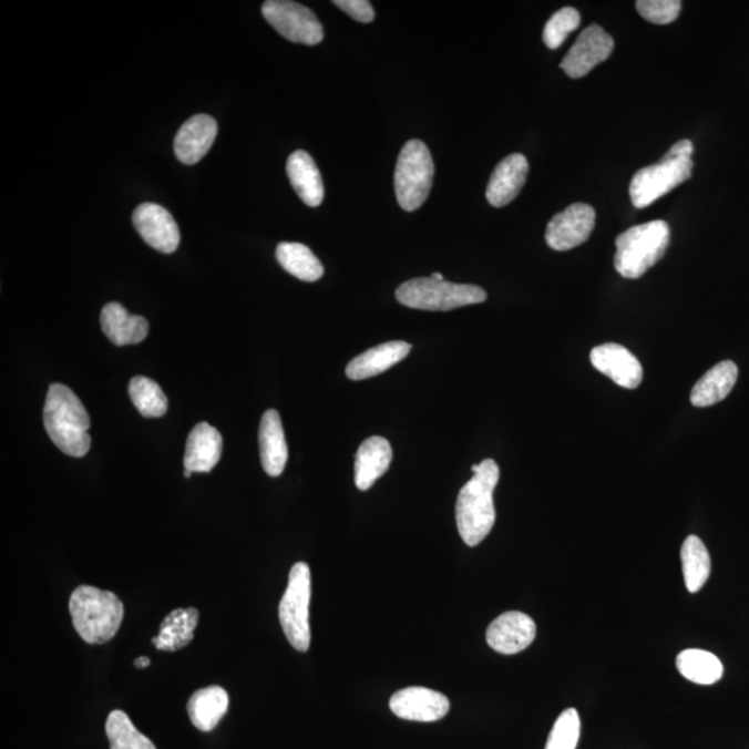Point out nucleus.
<instances>
[{
    "label": "nucleus",
    "instance_id": "30",
    "mask_svg": "<svg viewBox=\"0 0 749 749\" xmlns=\"http://www.w3.org/2000/svg\"><path fill=\"white\" fill-rule=\"evenodd\" d=\"M129 393L135 409L145 418H160L167 412L168 400L162 388L151 378H132Z\"/></svg>",
    "mask_w": 749,
    "mask_h": 749
},
{
    "label": "nucleus",
    "instance_id": "32",
    "mask_svg": "<svg viewBox=\"0 0 749 749\" xmlns=\"http://www.w3.org/2000/svg\"><path fill=\"white\" fill-rule=\"evenodd\" d=\"M581 25V13L574 8H564L551 16L547 24L544 27L543 41L545 47L555 51L562 47L571 32H574Z\"/></svg>",
    "mask_w": 749,
    "mask_h": 749
},
{
    "label": "nucleus",
    "instance_id": "9",
    "mask_svg": "<svg viewBox=\"0 0 749 749\" xmlns=\"http://www.w3.org/2000/svg\"><path fill=\"white\" fill-rule=\"evenodd\" d=\"M264 19L286 40L314 47L324 40V30L316 14L300 3L268 0L261 9Z\"/></svg>",
    "mask_w": 749,
    "mask_h": 749
},
{
    "label": "nucleus",
    "instance_id": "31",
    "mask_svg": "<svg viewBox=\"0 0 749 749\" xmlns=\"http://www.w3.org/2000/svg\"><path fill=\"white\" fill-rule=\"evenodd\" d=\"M106 735L110 749H156L154 743L132 725L129 715L115 709L109 715Z\"/></svg>",
    "mask_w": 749,
    "mask_h": 749
},
{
    "label": "nucleus",
    "instance_id": "11",
    "mask_svg": "<svg viewBox=\"0 0 749 749\" xmlns=\"http://www.w3.org/2000/svg\"><path fill=\"white\" fill-rule=\"evenodd\" d=\"M614 51L613 37L597 24L587 27L577 38L574 47L562 60L561 69L565 71L571 79H582L605 62Z\"/></svg>",
    "mask_w": 749,
    "mask_h": 749
},
{
    "label": "nucleus",
    "instance_id": "21",
    "mask_svg": "<svg viewBox=\"0 0 749 749\" xmlns=\"http://www.w3.org/2000/svg\"><path fill=\"white\" fill-rule=\"evenodd\" d=\"M258 442H260L264 471L269 476H279L288 462V445H286L283 421H280L278 411L268 410L263 415Z\"/></svg>",
    "mask_w": 749,
    "mask_h": 749
},
{
    "label": "nucleus",
    "instance_id": "3",
    "mask_svg": "<svg viewBox=\"0 0 749 749\" xmlns=\"http://www.w3.org/2000/svg\"><path fill=\"white\" fill-rule=\"evenodd\" d=\"M71 619L88 644H104L117 635L124 619V604L112 592L93 586L76 587L70 597Z\"/></svg>",
    "mask_w": 749,
    "mask_h": 749
},
{
    "label": "nucleus",
    "instance_id": "28",
    "mask_svg": "<svg viewBox=\"0 0 749 749\" xmlns=\"http://www.w3.org/2000/svg\"><path fill=\"white\" fill-rule=\"evenodd\" d=\"M277 260L286 271L305 283H316L324 275V267L306 245L284 242L277 247Z\"/></svg>",
    "mask_w": 749,
    "mask_h": 749
},
{
    "label": "nucleus",
    "instance_id": "7",
    "mask_svg": "<svg viewBox=\"0 0 749 749\" xmlns=\"http://www.w3.org/2000/svg\"><path fill=\"white\" fill-rule=\"evenodd\" d=\"M311 572L306 562L291 566L288 587L279 604V622L290 646L306 653L310 648Z\"/></svg>",
    "mask_w": 749,
    "mask_h": 749
},
{
    "label": "nucleus",
    "instance_id": "18",
    "mask_svg": "<svg viewBox=\"0 0 749 749\" xmlns=\"http://www.w3.org/2000/svg\"><path fill=\"white\" fill-rule=\"evenodd\" d=\"M410 351L411 345L401 340L373 347L349 362L346 368L347 378L351 381H362V379L377 377L404 360Z\"/></svg>",
    "mask_w": 749,
    "mask_h": 749
},
{
    "label": "nucleus",
    "instance_id": "4",
    "mask_svg": "<svg viewBox=\"0 0 749 749\" xmlns=\"http://www.w3.org/2000/svg\"><path fill=\"white\" fill-rule=\"evenodd\" d=\"M669 242V225L663 219L627 229L616 238V271L627 279L643 277L665 256Z\"/></svg>",
    "mask_w": 749,
    "mask_h": 749
},
{
    "label": "nucleus",
    "instance_id": "16",
    "mask_svg": "<svg viewBox=\"0 0 749 749\" xmlns=\"http://www.w3.org/2000/svg\"><path fill=\"white\" fill-rule=\"evenodd\" d=\"M217 134V121L212 115H194L176 132L175 156L178 157L181 163L187 165L199 163L211 151Z\"/></svg>",
    "mask_w": 749,
    "mask_h": 749
},
{
    "label": "nucleus",
    "instance_id": "10",
    "mask_svg": "<svg viewBox=\"0 0 749 749\" xmlns=\"http://www.w3.org/2000/svg\"><path fill=\"white\" fill-rule=\"evenodd\" d=\"M594 225L596 211L585 203H575L551 218L545 230V242L556 252L575 249L591 238Z\"/></svg>",
    "mask_w": 749,
    "mask_h": 749
},
{
    "label": "nucleus",
    "instance_id": "37",
    "mask_svg": "<svg viewBox=\"0 0 749 749\" xmlns=\"http://www.w3.org/2000/svg\"><path fill=\"white\" fill-rule=\"evenodd\" d=\"M135 668L137 669H145L147 666H151V659L147 657H140L135 659Z\"/></svg>",
    "mask_w": 749,
    "mask_h": 749
},
{
    "label": "nucleus",
    "instance_id": "15",
    "mask_svg": "<svg viewBox=\"0 0 749 749\" xmlns=\"http://www.w3.org/2000/svg\"><path fill=\"white\" fill-rule=\"evenodd\" d=\"M591 360L594 368L607 374L619 387L625 389L640 387L643 381L642 363L626 347L616 343L594 347Z\"/></svg>",
    "mask_w": 749,
    "mask_h": 749
},
{
    "label": "nucleus",
    "instance_id": "6",
    "mask_svg": "<svg viewBox=\"0 0 749 749\" xmlns=\"http://www.w3.org/2000/svg\"><path fill=\"white\" fill-rule=\"evenodd\" d=\"M433 175V158L425 143L420 140L407 142L394 171L396 196L403 211L415 212L427 202Z\"/></svg>",
    "mask_w": 749,
    "mask_h": 749
},
{
    "label": "nucleus",
    "instance_id": "25",
    "mask_svg": "<svg viewBox=\"0 0 749 749\" xmlns=\"http://www.w3.org/2000/svg\"><path fill=\"white\" fill-rule=\"evenodd\" d=\"M738 368L732 361H721L709 369L692 388L690 396L694 407H710L720 403L730 394L737 382Z\"/></svg>",
    "mask_w": 749,
    "mask_h": 749
},
{
    "label": "nucleus",
    "instance_id": "14",
    "mask_svg": "<svg viewBox=\"0 0 749 749\" xmlns=\"http://www.w3.org/2000/svg\"><path fill=\"white\" fill-rule=\"evenodd\" d=\"M536 638V624L531 616L510 611L489 626L486 640L500 654L514 655L526 649Z\"/></svg>",
    "mask_w": 749,
    "mask_h": 749
},
{
    "label": "nucleus",
    "instance_id": "29",
    "mask_svg": "<svg viewBox=\"0 0 749 749\" xmlns=\"http://www.w3.org/2000/svg\"><path fill=\"white\" fill-rule=\"evenodd\" d=\"M680 556L687 591L690 593L701 591L710 575V555L702 540L688 536L683 543Z\"/></svg>",
    "mask_w": 749,
    "mask_h": 749
},
{
    "label": "nucleus",
    "instance_id": "34",
    "mask_svg": "<svg viewBox=\"0 0 749 749\" xmlns=\"http://www.w3.org/2000/svg\"><path fill=\"white\" fill-rule=\"evenodd\" d=\"M637 12L644 20L654 24H670L679 18L680 0H638Z\"/></svg>",
    "mask_w": 749,
    "mask_h": 749
},
{
    "label": "nucleus",
    "instance_id": "8",
    "mask_svg": "<svg viewBox=\"0 0 749 749\" xmlns=\"http://www.w3.org/2000/svg\"><path fill=\"white\" fill-rule=\"evenodd\" d=\"M694 163L691 158H663L659 163L637 171L630 182V199L637 208H646L659 197L690 179Z\"/></svg>",
    "mask_w": 749,
    "mask_h": 749
},
{
    "label": "nucleus",
    "instance_id": "13",
    "mask_svg": "<svg viewBox=\"0 0 749 749\" xmlns=\"http://www.w3.org/2000/svg\"><path fill=\"white\" fill-rule=\"evenodd\" d=\"M390 709L401 719L411 721H438L450 710L449 698L444 694L427 687H407L393 694Z\"/></svg>",
    "mask_w": 749,
    "mask_h": 749
},
{
    "label": "nucleus",
    "instance_id": "36",
    "mask_svg": "<svg viewBox=\"0 0 749 749\" xmlns=\"http://www.w3.org/2000/svg\"><path fill=\"white\" fill-rule=\"evenodd\" d=\"M692 152V143L688 140H683L670 147V151L666 154L665 158H691Z\"/></svg>",
    "mask_w": 749,
    "mask_h": 749
},
{
    "label": "nucleus",
    "instance_id": "17",
    "mask_svg": "<svg viewBox=\"0 0 749 749\" xmlns=\"http://www.w3.org/2000/svg\"><path fill=\"white\" fill-rule=\"evenodd\" d=\"M529 162L521 153L511 154L494 168L489 181L486 199L493 207H504L515 199L525 185Z\"/></svg>",
    "mask_w": 749,
    "mask_h": 749
},
{
    "label": "nucleus",
    "instance_id": "24",
    "mask_svg": "<svg viewBox=\"0 0 749 749\" xmlns=\"http://www.w3.org/2000/svg\"><path fill=\"white\" fill-rule=\"evenodd\" d=\"M228 692L223 687L211 686L202 688L191 697L187 702V715L196 729L207 732L216 729L228 712Z\"/></svg>",
    "mask_w": 749,
    "mask_h": 749
},
{
    "label": "nucleus",
    "instance_id": "19",
    "mask_svg": "<svg viewBox=\"0 0 749 749\" xmlns=\"http://www.w3.org/2000/svg\"><path fill=\"white\" fill-rule=\"evenodd\" d=\"M223 454V438L216 428L202 422L192 429L187 438L184 465L192 472L207 473L214 470Z\"/></svg>",
    "mask_w": 749,
    "mask_h": 749
},
{
    "label": "nucleus",
    "instance_id": "39",
    "mask_svg": "<svg viewBox=\"0 0 749 749\" xmlns=\"http://www.w3.org/2000/svg\"><path fill=\"white\" fill-rule=\"evenodd\" d=\"M192 473H194V472H192V471H189V470H185L184 476H185V478H191V476H192Z\"/></svg>",
    "mask_w": 749,
    "mask_h": 749
},
{
    "label": "nucleus",
    "instance_id": "23",
    "mask_svg": "<svg viewBox=\"0 0 749 749\" xmlns=\"http://www.w3.org/2000/svg\"><path fill=\"white\" fill-rule=\"evenodd\" d=\"M286 173L302 203L310 207L321 205L325 195L322 176L310 154L305 151L290 154Z\"/></svg>",
    "mask_w": 749,
    "mask_h": 749
},
{
    "label": "nucleus",
    "instance_id": "33",
    "mask_svg": "<svg viewBox=\"0 0 749 749\" xmlns=\"http://www.w3.org/2000/svg\"><path fill=\"white\" fill-rule=\"evenodd\" d=\"M581 737V716L574 708L565 709L550 732L545 749H576Z\"/></svg>",
    "mask_w": 749,
    "mask_h": 749
},
{
    "label": "nucleus",
    "instance_id": "1",
    "mask_svg": "<svg viewBox=\"0 0 749 749\" xmlns=\"http://www.w3.org/2000/svg\"><path fill=\"white\" fill-rule=\"evenodd\" d=\"M473 476L461 489L455 505L456 527L466 545L475 547L489 536L495 523L493 494L500 479V468L494 460L472 465Z\"/></svg>",
    "mask_w": 749,
    "mask_h": 749
},
{
    "label": "nucleus",
    "instance_id": "38",
    "mask_svg": "<svg viewBox=\"0 0 749 749\" xmlns=\"http://www.w3.org/2000/svg\"><path fill=\"white\" fill-rule=\"evenodd\" d=\"M432 278L438 279V280H444V277L442 274L434 273L431 275Z\"/></svg>",
    "mask_w": 749,
    "mask_h": 749
},
{
    "label": "nucleus",
    "instance_id": "22",
    "mask_svg": "<svg viewBox=\"0 0 749 749\" xmlns=\"http://www.w3.org/2000/svg\"><path fill=\"white\" fill-rule=\"evenodd\" d=\"M103 334L115 346L137 345L146 339L148 324L141 316H132L119 302H109L101 314Z\"/></svg>",
    "mask_w": 749,
    "mask_h": 749
},
{
    "label": "nucleus",
    "instance_id": "26",
    "mask_svg": "<svg viewBox=\"0 0 749 749\" xmlns=\"http://www.w3.org/2000/svg\"><path fill=\"white\" fill-rule=\"evenodd\" d=\"M197 622L199 611L196 608L174 609L162 622L158 636L152 638L153 646L160 651H178L194 640Z\"/></svg>",
    "mask_w": 749,
    "mask_h": 749
},
{
    "label": "nucleus",
    "instance_id": "12",
    "mask_svg": "<svg viewBox=\"0 0 749 749\" xmlns=\"http://www.w3.org/2000/svg\"><path fill=\"white\" fill-rule=\"evenodd\" d=\"M134 222L137 234L153 249L165 253H174L178 249L181 234L178 224L164 207L154 205V203H143L134 212Z\"/></svg>",
    "mask_w": 749,
    "mask_h": 749
},
{
    "label": "nucleus",
    "instance_id": "5",
    "mask_svg": "<svg viewBox=\"0 0 749 749\" xmlns=\"http://www.w3.org/2000/svg\"><path fill=\"white\" fill-rule=\"evenodd\" d=\"M396 299L415 310L450 311L486 301L488 294L476 285L453 284L429 277L407 280L396 290Z\"/></svg>",
    "mask_w": 749,
    "mask_h": 749
},
{
    "label": "nucleus",
    "instance_id": "2",
    "mask_svg": "<svg viewBox=\"0 0 749 749\" xmlns=\"http://www.w3.org/2000/svg\"><path fill=\"white\" fill-rule=\"evenodd\" d=\"M43 423L52 442L64 454L84 456L91 449L90 415L73 390L53 383L49 388Z\"/></svg>",
    "mask_w": 749,
    "mask_h": 749
},
{
    "label": "nucleus",
    "instance_id": "27",
    "mask_svg": "<svg viewBox=\"0 0 749 749\" xmlns=\"http://www.w3.org/2000/svg\"><path fill=\"white\" fill-rule=\"evenodd\" d=\"M677 669L696 685H715L724 676V665L716 655L704 649H685L676 659Z\"/></svg>",
    "mask_w": 749,
    "mask_h": 749
},
{
    "label": "nucleus",
    "instance_id": "20",
    "mask_svg": "<svg viewBox=\"0 0 749 749\" xmlns=\"http://www.w3.org/2000/svg\"><path fill=\"white\" fill-rule=\"evenodd\" d=\"M393 459L392 445L387 439L373 437L362 442L357 451L355 482L357 489H371L373 483L389 470Z\"/></svg>",
    "mask_w": 749,
    "mask_h": 749
},
{
    "label": "nucleus",
    "instance_id": "35",
    "mask_svg": "<svg viewBox=\"0 0 749 749\" xmlns=\"http://www.w3.org/2000/svg\"><path fill=\"white\" fill-rule=\"evenodd\" d=\"M334 4L360 23H371L374 20L373 8L368 0H335Z\"/></svg>",
    "mask_w": 749,
    "mask_h": 749
}]
</instances>
